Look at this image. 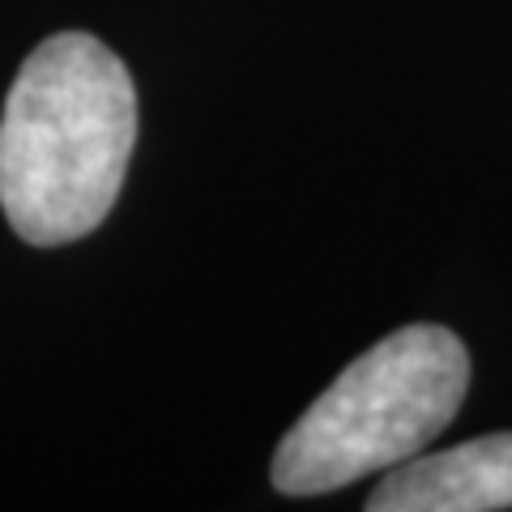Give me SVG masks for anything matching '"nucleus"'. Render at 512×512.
Returning <instances> with one entry per match:
<instances>
[{
  "label": "nucleus",
  "mask_w": 512,
  "mask_h": 512,
  "mask_svg": "<svg viewBox=\"0 0 512 512\" xmlns=\"http://www.w3.org/2000/svg\"><path fill=\"white\" fill-rule=\"evenodd\" d=\"M137 146L124 60L82 30L22 60L0 116V210L26 244L56 248L111 214Z\"/></svg>",
  "instance_id": "obj_1"
},
{
  "label": "nucleus",
  "mask_w": 512,
  "mask_h": 512,
  "mask_svg": "<svg viewBox=\"0 0 512 512\" xmlns=\"http://www.w3.org/2000/svg\"><path fill=\"white\" fill-rule=\"evenodd\" d=\"M470 355L444 325H406L346 367L274 453L282 495H325L427 448L457 419Z\"/></svg>",
  "instance_id": "obj_2"
},
{
  "label": "nucleus",
  "mask_w": 512,
  "mask_h": 512,
  "mask_svg": "<svg viewBox=\"0 0 512 512\" xmlns=\"http://www.w3.org/2000/svg\"><path fill=\"white\" fill-rule=\"evenodd\" d=\"M372 512H500L512 508V431L397 461L367 495Z\"/></svg>",
  "instance_id": "obj_3"
}]
</instances>
